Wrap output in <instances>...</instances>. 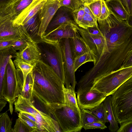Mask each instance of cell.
Returning <instances> with one entry per match:
<instances>
[{
    "label": "cell",
    "mask_w": 132,
    "mask_h": 132,
    "mask_svg": "<svg viewBox=\"0 0 132 132\" xmlns=\"http://www.w3.org/2000/svg\"><path fill=\"white\" fill-rule=\"evenodd\" d=\"M103 102L107 112V119L110 124L109 127V129L112 132L116 131L119 127L118 123L116 120L112 108L110 95L107 96Z\"/></svg>",
    "instance_id": "23"
},
{
    "label": "cell",
    "mask_w": 132,
    "mask_h": 132,
    "mask_svg": "<svg viewBox=\"0 0 132 132\" xmlns=\"http://www.w3.org/2000/svg\"><path fill=\"white\" fill-rule=\"evenodd\" d=\"M19 118L24 121L32 130L33 132H40L37 123L23 115L21 112L18 114Z\"/></svg>",
    "instance_id": "36"
},
{
    "label": "cell",
    "mask_w": 132,
    "mask_h": 132,
    "mask_svg": "<svg viewBox=\"0 0 132 132\" xmlns=\"http://www.w3.org/2000/svg\"><path fill=\"white\" fill-rule=\"evenodd\" d=\"M40 24L39 11L22 25L30 37L37 43L42 40L38 35Z\"/></svg>",
    "instance_id": "19"
},
{
    "label": "cell",
    "mask_w": 132,
    "mask_h": 132,
    "mask_svg": "<svg viewBox=\"0 0 132 132\" xmlns=\"http://www.w3.org/2000/svg\"><path fill=\"white\" fill-rule=\"evenodd\" d=\"M89 33L93 35H103L98 26L89 27L85 29Z\"/></svg>",
    "instance_id": "43"
},
{
    "label": "cell",
    "mask_w": 132,
    "mask_h": 132,
    "mask_svg": "<svg viewBox=\"0 0 132 132\" xmlns=\"http://www.w3.org/2000/svg\"><path fill=\"white\" fill-rule=\"evenodd\" d=\"M32 41L28 39L22 38L14 40L12 47L15 50L20 51L24 49L29 42Z\"/></svg>",
    "instance_id": "35"
},
{
    "label": "cell",
    "mask_w": 132,
    "mask_h": 132,
    "mask_svg": "<svg viewBox=\"0 0 132 132\" xmlns=\"http://www.w3.org/2000/svg\"><path fill=\"white\" fill-rule=\"evenodd\" d=\"M47 0H33L13 22V25L18 27L22 25L37 13Z\"/></svg>",
    "instance_id": "17"
},
{
    "label": "cell",
    "mask_w": 132,
    "mask_h": 132,
    "mask_svg": "<svg viewBox=\"0 0 132 132\" xmlns=\"http://www.w3.org/2000/svg\"><path fill=\"white\" fill-rule=\"evenodd\" d=\"M95 61L94 55L91 51L75 58L73 62L75 72L82 64L88 62H93L94 63Z\"/></svg>",
    "instance_id": "26"
},
{
    "label": "cell",
    "mask_w": 132,
    "mask_h": 132,
    "mask_svg": "<svg viewBox=\"0 0 132 132\" xmlns=\"http://www.w3.org/2000/svg\"><path fill=\"white\" fill-rule=\"evenodd\" d=\"M16 52V51L12 47L0 51V100L3 99L2 93L7 65L10 59L15 57Z\"/></svg>",
    "instance_id": "18"
},
{
    "label": "cell",
    "mask_w": 132,
    "mask_h": 132,
    "mask_svg": "<svg viewBox=\"0 0 132 132\" xmlns=\"http://www.w3.org/2000/svg\"><path fill=\"white\" fill-rule=\"evenodd\" d=\"M72 11L70 9L64 6L60 7L48 26L45 34L63 24L77 25L74 20L72 14Z\"/></svg>",
    "instance_id": "16"
},
{
    "label": "cell",
    "mask_w": 132,
    "mask_h": 132,
    "mask_svg": "<svg viewBox=\"0 0 132 132\" xmlns=\"http://www.w3.org/2000/svg\"><path fill=\"white\" fill-rule=\"evenodd\" d=\"M81 1L83 3H84L85 1V0H81Z\"/></svg>",
    "instance_id": "49"
},
{
    "label": "cell",
    "mask_w": 132,
    "mask_h": 132,
    "mask_svg": "<svg viewBox=\"0 0 132 132\" xmlns=\"http://www.w3.org/2000/svg\"><path fill=\"white\" fill-rule=\"evenodd\" d=\"M7 102L3 99L0 100V112L5 106Z\"/></svg>",
    "instance_id": "47"
},
{
    "label": "cell",
    "mask_w": 132,
    "mask_h": 132,
    "mask_svg": "<svg viewBox=\"0 0 132 132\" xmlns=\"http://www.w3.org/2000/svg\"><path fill=\"white\" fill-rule=\"evenodd\" d=\"M33 92L50 106L60 107L64 103V84L54 70L42 59L32 70Z\"/></svg>",
    "instance_id": "2"
},
{
    "label": "cell",
    "mask_w": 132,
    "mask_h": 132,
    "mask_svg": "<svg viewBox=\"0 0 132 132\" xmlns=\"http://www.w3.org/2000/svg\"><path fill=\"white\" fill-rule=\"evenodd\" d=\"M70 39L71 49L74 59L77 56L90 51L79 32L74 38Z\"/></svg>",
    "instance_id": "22"
},
{
    "label": "cell",
    "mask_w": 132,
    "mask_h": 132,
    "mask_svg": "<svg viewBox=\"0 0 132 132\" xmlns=\"http://www.w3.org/2000/svg\"><path fill=\"white\" fill-rule=\"evenodd\" d=\"M89 111L99 121L104 124L108 122L107 111L103 102L97 106Z\"/></svg>",
    "instance_id": "27"
},
{
    "label": "cell",
    "mask_w": 132,
    "mask_h": 132,
    "mask_svg": "<svg viewBox=\"0 0 132 132\" xmlns=\"http://www.w3.org/2000/svg\"><path fill=\"white\" fill-rule=\"evenodd\" d=\"M130 16L132 14V0H120Z\"/></svg>",
    "instance_id": "42"
},
{
    "label": "cell",
    "mask_w": 132,
    "mask_h": 132,
    "mask_svg": "<svg viewBox=\"0 0 132 132\" xmlns=\"http://www.w3.org/2000/svg\"><path fill=\"white\" fill-rule=\"evenodd\" d=\"M12 123L7 111L0 114V132H13Z\"/></svg>",
    "instance_id": "28"
},
{
    "label": "cell",
    "mask_w": 132,
    "mask_h": 132,
    "mask_svg": "<svg viewBox=\"0 0 132 132\" xmlns=\"http://www.w3.org/2000/svg\"><path fill=\"white\" fill-rule=\"evenodd\" d=\"M37 44L41 51L42 59L51 67L64 85V61L60 42L53 44L41 41Z\"/></svg>",
    "instance_id": "6"
},
{
    "label": "cell",
    "mask_w": 132,
    "mask_h": 132,
    "mask_svg": "<svg viewBox=\"0 0 132 132\" xmlns=\"http://www.w3.org/2000/svg\"><path fill=\"white\" fill-rule=\"evenodd\" d=\"M74 20L78 25L82 20L85 14L82 6L72 12Z\"/></svg>",
    "instance_id": "37"
},
{
    "label": "cell",
    "mask_w": 132,
    "mask_h": 132,
    "mask_svg": "<svg viewBox=\"0 0 132 132\" xmlns=\"http://www.w3.org/2000/svg\"><path fill=\"white\" fill-rule=\"evenodd\" d=\"M78 26L85 29L89 27L98 26L97 20L94 19L89 14L85 13L82 20Z\"/></svg>",
    "instance_id": "31"
},
{
    "label": "cell",
    "mask_w": 132,
    "mask_h": 132,
    "mask_svg": "<svg viewBox=\"0 0 132 132\" xmlns=\"http://www.w3.org/2000/svg\"><path fill=\"white\" fill-rule=\"evenodd\" d=\"M91 88H77L76 98L80 110H91L99 105L107 96L105 94Z\"/></svg>",
    "instance_id": "8"
},
{
    "label": "cell",
    "mask_w": 132,
    "mask_h": 132,
    "mask_svg": "<svg viewBox=\"0 0 132 132\" xmlns=\"http://www.w3.org/2000/svg\"><path fill=\"white\" fill-rule=\"evenodd\" d=\"M64 104L67 105L74 109H80L78 105L75 90L72 87L66 88L64 86Z\"/></svg>",
    "instance_id": "25"
},
{
    "label": "cell",
    "mask_w": 132,
    "mask_h": 132,
    "mask_svg": "<svg viewBox=\"0 0 132 132\" xmlns=\"http://www.w3.org/2000/svg\"><path fill=\"white\" fill-rule=\"evenodd\" d=\"M111 13L106 4L105 1L102 0V8L101 15L97 20L104 19L108 17Z\"/></svg>",
    "instance_id": "40"
},
{
    "label": "cell",
    "mask_w": 132,
    "mask_h": 132,
    "mask_svg": "<svg viewBox=\"0 0 132 132\" xmlns=\"http://www.w3.org/2000/svg\"><path fill=\"white\" fill-rule=\"evenodd\" d=\"M120 126L117 132H132V119L120 123Z\"/></svg>",
    "instance_id": "38"
},
{
    "label": "cell",
    "mask_w": 132,
    "mask_h": 132,
    "mask_svg": "<svg viewBox=\"0 0 132 132\" xmlns=\"http://www.w3.org/2000/svg\"><path fill=\"white\" fill-rule=\"evenodd\" d=\"M82 128L85 130L95 129H104L106 128L107 127L105 124L100 121H97L86 124Z\"/></svg>",
    "instance_id": "39"
},
{
    "label": "cell",
    "mask_w": 132,
    "mask_h": 132,
    "mask_svg": "<svg viewBox=\"0 0 132 132\" xmlns=\"http://www.w3.org/2000/svg\"><path fill=\"white\" fill-rule=\"evenodd\" d=\"M132 77V66L118 70L94 79L91 89H95L111 95L120 86Z\"/></svg>",
    "instance_id": "5"
},
{
    "label": "cell",
    "mask_w": 132,
    "mask_h": 132,
    "mask_svg": "<svg viewBox=\"0 0 132 132\" xmlns=\"http://www.w3.org/2000/svg\"><path fill=\"white\" fill-rule=\"evenodd\" d=\"M87 5L96 18L98 19L101 15L102 0H97Z\"/></svg>",
    "instance_id": "34"
},
{
    "label": "cell",
    "mask_w": 132,
    "mask_h": 132,
    "mask_svg": "<svg viewBox=\"0 0 132 132\" xmlns=\"http://www.w3.org/2000/svg\"><path fill=\"white\" fill-rule=\"evenodd\" d=\"M13 21L7 18L0 19V40H14L26 38L33 41L22 25L14 26Z\"/></svg>",
    "instance_id": "10"
},
{
    "label": "cell",
    "mask_w": 132,
    "mask_h": 132,
    "mask_svg": "<svg viewBox=\"0 0 132 132\" xmlns=\"http://www.w3.org/2000/svg\"><path fill=\"white\" fill-rule=\"evenodd\" d=\"M14 40L11 39L0 40V51L12 47Z\"/></svg>",
    "instance_id": "41"
},
{
    "label": "cell",
    "mask_w": 132,
    "mask_h": 132,
    "mask_svg": "<svg viewBox=\"0 0 132 132\" xmlns=\"http://www.w3.org/2000/svg\"><path fill=\"white\" fill-rule=\"evenodd\" d=\"M98 22L105 43L99 58L87 71L93 78L120 68L127 56L132 53V26L128 21L111 14Z\"/></svg>",
    "instance_id": "1"
},
{
    "label": "cell",
    "mask_w": 132,
    "mask_h": 132,
    "mask_svg": "<svg viewBox=\"0 0 132 132\" xmlns=\"http://www.w3.org/2000/svg\"><path fill=\"white\" fill-rule=\"evenodd\" d=\"M13 105L15 112L26 113L34 115L42 113L35 107L30 100L20 95L16 98Z\"/></svg>",
    "instance_id": "20"
},
{
    "label": "cell",
    "mask_w": 132,
    "mask_h": 132,
    "mask_svg": "<svg viewBox=\"0 0 132 132\" xmlns=\"http://www.w3.org/2000/svg\"><path fill=\"white\" fill-rule=\"evenodd\" d=\"M77 29L80 36L89 47L94 55L95 61L94 65L99 58L104 48L105 38L103 35H93L86 30L78 26Z\"/></svg>",
    "instance_id": "13"
},
{
    "label": "cell",
    "mask_w": 132,
    "mask_h": 132,
    "mask_svg": "<svg viewBox=\"0 0 132 132\" xmlns=\"http://www.w3.org/2000/svg\"><path fill=\"white\" fill-rule=\"evenodd\" d=\"M13 128V132H33L32 129L19 117L16 120Z\"/></svg>",
    "instance_id": "33"
},
{
    "label": "cell",
    "mask_w": 132,
    "mask_h": 132,
    "mask_svg": "<svg viewBox=\"0 0 132 132\" xmlns=\"http://www.w3.org/2000/svg\"><path fill=\"white\" fill-rule=\"evenodd\" d=\"M60 43L64 61V86L66 88L71 87L75 90L76 81L74 67V58L71 49L70 39H64Z\"/></svg>",
    "instance_id": "9"
},
{
    "label": "cell",
    "mask_w": 132,
    "mask_h": 132,
    "mask_svg": "<svg viewBox=\"0 0 132 132\" xmlns=\"http://www.w3.org/2000/svg\"><path fill=\"white\" fill-rule=\"evenodd\" d=\"M111 104L116 120L119 123L132 119V77L111 95Z\"/></svg>",
    "instance_id": "3"
},
{
    "label": "cell",
    "mask_w": 132,
    "mask_h": 132,
    "mask_svg": "<svg viewBox=\"0 0 132 132\" xmlns=\"http://www.w3.org/2000/svg\"><path fill=\"white\" fill-rule=\"evenodd\" d=\"M13 0H0V7L7 5Z\"/></svg>",
    "instance_id": "46"
},
{
    "label": "cell",
    "mask_w": 132,
    "mask_h": 132,
    "mask_svg": "<svg viewBox=\"0 0 132 132\" xmlns=\"http://www.w3.org/2000/svg\"><path fill=\"white\" fill-rule=\"evenodd\" d=\"M34 80L32 71L27 75L22 87L20 92V95L31 100L33 92Z\"/></svg>",
    "instance_id": "24"
},
{
    "label": "cell",
    "mask_w": 132,
    "mask_h": 132,
    "mask_svg": "<svg viewBox=\"0 0 132 132\" xmlns=\"http://www.w3.org/2000/svg\"><path fill=\"white\" fill-rule=\"evenodd\" d=\"M81 110V118L82 127L85 125L94 122L99 121L89 110L82 109Z\"/></svg>",
    "instance_id": "30"
},
{
    "label": "cell",
    "mask_w": 132,
    "mask_h": 132,
    "mask_svg": "<svg viewBox=\"0 0 132 132\" xmlns=\"http://www.w3.org/2000/svg\"><path fill=\"white\" fill-rule=\"evenodd\" d=\"M132 66V53L128 55L123 62L121 67L126 68Z\"/></svg>",
    "instance_id": "44"
},
{
    "label": "cell",
    "mask_w": 132,
    "mask_h": 132,
    "mask_svg": "<svg viewBox=\"0 0 132 132\" xmlns=\"http://www.w3.org/2000/svg\"><path fill=\"white\" fill-rule=\"evenodd\" d=\"M60 6H64L70 9L72 11L78 9L82 6L83 3L81 0H59Z\"/></svg>",
    "instance_id": "32"
},
{
    "label": "cell",
    "mask_w": 132,
    "mask_h": 132,
    "mask_svg": "<svg viewBox=\"0 0 132 132\" xmlns=\"http://www.w3.org/2000/svg\"><path fill=\"white\" fill-rule=\"evenodd\" d=\"M44 109L46 114L57 123L61 132H80L82 127L80 109H73L63 104L59 108H53L45 103Z\"/></svg>",
    "instance_id": "4"
},
{
    "label": "cell",
    "mask_w": 132,
    "mask_h": 132,
    "mask_svg": "<svg viewBox=\"0 0 132 132\" xmlns=\"http://www.w3.org/2000/svg\"><path fill=\"white\" fill-rule=\"evenodd\" d=\"M78 26L76 24H62L45 34L42 41L47 43H56L64 39L72 38L78 33Z\"/></svg>",
    "instance_id": "11"
},
{
    "label": "cell",
    "mask_w": 132,
    "mask_h": 132,
    "mask_svg": "<svg viewBox=\"0 0 132 132\" xmlns=\"http://www.w3.org/2000/svg\"><path fill=\"white\" fill-rule=\"evenodd\" d=\"M20 95V88L17 80L16 68L12 59L7 64L2 95L3 99L8 102V110L11 114L14 109L13 103Z\"/></svg>",
    "instance_id": "7"
},
{
    "label": "cell",
    "mask_w": 132,
    "mask_h": 132,
    "mask_svg": "<svg viewBox=\"0 0 132 132\" xmlns=\"http://www.w3.org/2000/svg\"><path fill=\"white\" fill-rule=\"evenodd\" d=\"M16 68L20 69L22 72L23 78V83L27 75L32 70L34 66L18 59L13 61Z\"/></svg>",
    "instance_id": "29"
},
{
    "label": "cell",
    "mask_w": 132,
    "mask_h": 132,
    "mask_svg": "<svg viewBox=\"0 0 132 132\" xmlns=\"http://www.w3.org/2000/svg\"><path fill=\"white\" fill-rule=\"evenodd\" d=\"M82 6L85 13L89 14L94 19L97 20L87 5L83 3Z\"/></svg>",
    "instance_id": "45"
},
{
    "label": "cell",
    "mask_w": 132,
    "mask_h": 132,
    "mask_svg": "<svg viewBox=\"0 0 132 132\" xmlns=\"http://www.w3.org/2000/svg\"><path fill=\"white\" fill-rule=\"evenodd\" d=\"M97 0H85V2L84 3L88 5Z\"/></svg>",
    "instance_id": "48"
},
{
    "label": "cell",
    "mask_w": 132,
    "mask_h": 132,
    "mask_svg": "<svg viewBox=\"0 0 132 132\" xmlns=\"http://www.w3.org/2000/svg\"><path fill=\"white\" fill-rule=\"evenodd\" d=\"M15 58L34 66L42 59L40 50L34 41L29 42L22 50L16 52Z\"/></svg>",
    "instance_id": "14"
},
{
    "label": "cell",
    "mask_w": 132,
    "mask_h": 132,
    "mask_svg": "<svg viewBox=\"0 0 132 132\" xmlns=\"http://www.w3.org/2000/svg\"><path fill=\"white\" fill-rule=\"evenodd\" d=\"M105 1V0H104Z\"/></svg>",
    "instance_id": "50"
},
{
    "label": "cell",
    "mask_w": 132,
    "mask_h": 132,
    "mask_svg": "<svg viewBox=\"0 0 132 132\" xmlns=\"http://www.w3.org/2000/svg\"><path fill=\"white\" fill-rule=\"evenodd\" d=\"M60 7L59 0H47L39 11L40 24L38 35L42 39L48 26Z\"/></svg>",
    "instance_id": "12"
},
{
    "label": "cell",
    "mask_w": 132,
    "mask_h": 132,
    "mask_svg": "<svg viewBox=\"0 0 132 132\" xmlns=\"http://www.w3.org/2000/svg\"><path fill=\"white\" fill-rule=\"evenodd\" d=\"M105 3L111 13L119 19L129 21L130 17L120 0L105 1Z\"/></svg>",
    "instance_id": "21"
},
{
    "label": "cell",
    "mask_w": 132,
    "mask_h": 132,
    "mask_svg": "<svg viewBox=\"0 0 132 132\" xmlns=\"http://www.w3.org/2000/svg\"><path fill=\"white\" fill-rule=\"evenodd\" d=\"M33 0H13L9 4L0 7V19L7 18L13 21Z\"/></svg>",
    "instance_id": "15"
}]
</instances>
